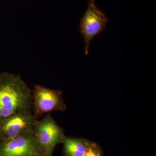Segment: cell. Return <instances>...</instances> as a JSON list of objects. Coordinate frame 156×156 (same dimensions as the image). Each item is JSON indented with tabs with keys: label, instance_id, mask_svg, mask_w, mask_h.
I'll return each mask as SVG.
<instances>
[{
	"label": "cell",
	"instance_id": "obj_1",
	"mask_svg": "<svg viewBox=\"0 0 156 156\" xmlns=\"http://www.w3.org/2000/svg\"><path fill=\"white\" fill-rule=\"evenodd\" d=\"M32 90L20 76L0 73V121L19 112L31 110Z\"/></svg>",
	"mask_w": 156,
	"mask_h": 156
},
{
	"label": "cell",
	"instance_id": "obj_2",
	"mask_svg": "<svg viewBox=\"0 0 156 156\" xmlns=\"http://www.w3.org/2000/svg\"><path fill=\"white\" fill-rule=\"evenodd\" d=\"M33 134L41 156H53L56 146L65 135L50 114L38 120Z\"/></svg>",
	"mask_w": 156,
	"mask_h": 156
},
{
	"label": "cell",
	"instance_id": "obj_3",
	"mask_svg": "<svg viewBox=\"0 0 156 156\" xmlns=\"http://www.w3.org/2000/svg\"><path fill=\"white\" fill-rule=\"evenodd\" d=\"M108 21L106 14L98 7L95 1L88 0L87 11L80 24V31L84 39L86 55L89 53L91 41L105 29Z\"/></svg>",
	"mask_w": 156,
	"mask_h": 156
},
{
	"label": "cell",
	"instance_id": "obj_4",
	"mask_svg": "<svg viewBox=\"0 0 156 156\" xmlns=\"http://www.w3.org/2000/svg\"><path fill=\"white\" fill-rule=\"evenodd\" d=\"M31 111L19 112L0 121V141L33 132L37 122Z\"/></svg>",
	"mask_w": 156,
	"mask_h": 156
},
{
	"label": "cell",
	"instance_id": "obj_5",
	"mask_svg": "<svg viewBox=\"0 0 156 156\" xmlns=\"http://www.w3.org/2000/svg\"><path fill=\"white\" fill-rule=\"evenodd\" d=\"M34 115L37 119L54 111H63L66 108L60 91L36 85L32 90Z\"/></svg>",
	"mask_w": 156,
	"mask_h": 156
},
{
	"label": "cell",
	"instance_id": "obj_6",
	"mask_svg": "<svg viewBox=\"0 0 156 156\" xmlns=\"http://www.w3.org/2000/svg\"><path fill=\"white\" fill-rule=\"evenodd\" d=\"M0 156H41L33 132L0 141Z\"/></svg>",
	"mask_w": 156,
	"mask_h": 156
},
{
	"label": "cell",
	"instance_id": "obj_7",
	"mask_svg": "<svg viewBox=\"0 0 156 156\" xmlns=\"http://www.w3.org/2000/svg\"><path fill=\"white\" fill-rule=\"evenodd\" d=\"M89 142L86 140L65 136L62 143L63 154L65 156H83Z\"/></svg>",
	"mask_w": 156,
	"mask_h": 156
},
{
	"label": "cell",
	"instance_id": "obj_8",
	"mask_svg": "<svg viewBox=\"0 0 156 156\" xmlns=\"http://www.w3.org/2000/svg\"><path fill=\"white\" fill-rule=\"evenodd\" d=\"M100 147L95 142L89 141L86 151L83 156H102Z\"/></svg>",
	"mask_w": 156,
	"mask_h": 156
}]
</instances>
